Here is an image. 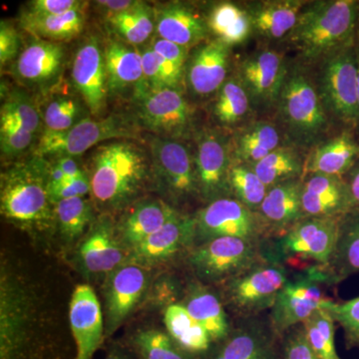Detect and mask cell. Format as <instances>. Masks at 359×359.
Masks as SVG:
<instances>
[{
  "label": "cell",
  "mask_w": 359,
  "mask_h": 359,
  "mask_svg": "<svg viewBox=\"0 0 359 359\" xmlns=\"http://www.w3.org/2000/svg\"><path fill=\"white\" fill-rule=\"evenodd\" d=\"M88 177L92 203L102 211H119L153 183L150 153L135 139L105 142L91 156Z\"/></svg>",
  "instance_id": "6da1fadb"
},
{
  "label": "cell",
  "mask_w": 359,
  "mask_h": 359,
  "mask_svg": "<svg viewBox=\"0 0 359 359\" xmlns=\"http://www.w3.org/2000/svg\"><path fill=\"white\" fill-rule=\"evenodd\" d=\"M275 109L287 143L306 152L337 129L321 100L311 65L302 60L289 62Z\"/></svg>",
  "instance_id": "7a4b0ae2"
},
{
  "label": "cell",
  "mask_w": 359,
  "mask_h": 359,
  "mask_svg": "<svg viewBox=\"0 0 359 359\" xmlns=\"http://www.w3.org/2000/svg\"><path fill=\"white\" fill-rule=\"evenodd\" d=\"M49 161L32 154L16 161L1 174L2 216L30 233H43L55 224L49 195Z\"/></svg>",
  "instance_id": "3957f363"
},
{
  "label": "cell",
  "mask_w": 359,
  "mask_h": 359,
  "mask_svg": "<svg viewBox=\"0 0 359 359\" xmlns=\"http://www.w3.org/2000/svg\"><path fill=\"white\" fill-rule=\"evenodd\" d=\"M359 0H316L302 7L285 41L311 65L356 41Z\"/></svg>",
  "instance_id": "277c9868"
},
{
  "label": "cell",
  "mask_w": 359,
  "mask_h": 359,
  "mask_svg": "<svg viewBox=\"0 0 359 359\" xmlns=\"http://www.w3.org/2000/svg\"><path fill=\"white\" fill-rule=\"evenodd\" d=\"M356 41L320 59L316 81L323 105L337 130L359 134Z\"/></svg>",
  "instance_id": "5b68a950"
},
{
  "label": "cell",
  "mask_w": 359,
  "mask_h": 359,
  "mask_svg": "<svg viewBox=\"0 0 359 359\" xmlns=\"http://www.w3.org/2000/svg\"><path fill=\"white\" fill-rule=\"evenodd\" d=\"M292 273L287 264L266 257L219 285V297L238 320L262 316L273 308Z\"/></svg>",
  "instance_id": "8992f818"
},
{
  "label": "cell",
  "mask_w": 359,
  "mask_h": 359,
  "mask_svg": "<svg viewBox=\"0 0 359 359\" xmlns=\"http://www.w3.org/2000/svg\"><path fill=\"white\" fill-rule=\"evenodd\" d=\"M266 243L268 240L215 238L194 245L186 255V261L196 280L205 285L219 287L266 259Z\"/></svg>",
  "instance_id": "52a82bcc"
},
{
  "label": "cell",
  "mask_w": 359,
  "mask_h": 359,
  "mask_svg": "<svg viewBox=\"0 0 359 359\" xmlns=\"http://www.w3.org/2000/svg\"><path fill=\"white\" fill-rule=\"evenodd\" d=\"M187 143L155 135L147 140L153 184L173 207L200 200L194 150Z\"/></svg>",
  "instance_id": "ba28073f"
},
{
  "label": "cell",
  "mask_w": 359,
  "mask_h": 359,
  "mask_svg": "<svg viewBox=\"0 0 359 359\" xmlns=\"http://www.w3.org/2000/svg\"><path fill=\"white\" fill-rule=\"evenodd\" d=\"M140 131L132 114H112L97 119L89 117L66 131H44L33 154L45 158L79 157L105 142L118 139L139 140Z\"/></svg>",
  "instance_id": "9c48e42d"
},
{
  "label": "cell",
  "mask_w": 359,
  "mask_h": 359,
  "mask_svg": "<svg viewBox=\"0 0 359 359\" xmlns=\"http://www.w3.org/2000/svg\"><path fill=\"white\" fill-rule=\"evenodd\" d=\"M185 90H149L132 101L133 117L141 130L151 135L189 141L197 133V111Z\"/></svg>",
  "instance_id": "30bf717a"
},
{
  "label": "cell",
  "mask_w": 359,
  "mask_h": 359,
  "mask_svg": "<svg viewBox=\"0 0 359 359\" xmlns=\"http://www.w3.org/2000/svg\"><path fill=\"white\" fill-rule=\"evenodd\" d=\"M339 219H299L280 237L268 240V257L287 266V264H301V262L327 266L337 243Z\"/></svg>",
  "instance_id": "8fae6325"
},
{
  "label": "cell",
  "mask_w": 359,
  "mask_h": 359,
  "mask_svg": "<svg viewBox=\"0 0 359 359\" xmlns=\"http://www.w3.org/2000/svg\"><path fill=\"white\" fill-rule=\"evenodd\" d=\"M332 287L321 266L292 269V276L276 297L269 318L276 334L302 325L328 301L325 287Z\"/></svg>",
  "instance_id": "7c38bea8"
},
{
  "label": "cell",
  "mask_w": 359,
  "mask_h": 359,
  "mask_svg": "<svg viewBox=\"0 0 359 359\" xmlns=\"http://www.w3.org/2000/svg\"><path fill=\"white\" fill-rule=\"evenodd\" d=\"M32 290L2 269L0 283V359H25L36 325Z\"/></svg>",
  "instance_id": "4fadbf2b"
},
{
  "label": "cell",
  "mask_w": 359,
  "mask_h": 359,
  "mask_svg": "<svg viewBox=\"0 0 359 359\" xmlns=\"http://www.w3.org/2000/svg\"><path fill=\"white\" fill-rule=\"evenodd\" d=\"M194 160L199 199L204 204L222 198L233 197L230 173L233 166L231 136L224 130L205 127L198 130Z\"/></svg>",
  "instance_id": "5bb4252c"
},
{
  "label": "cell",
  "mask_w": 359,
  "mask_h": 359,
  "mask_svg": "<svg viewBox=\"0 0 359 359\" xmlns=\"http://www.w3.org/2000/svg\"><path fill=\"white\" fill-rule=\"evenodd\" d=\"M193 216L196 223L195 245L219 237L269 240L257 212L233 197L212 201Z\"/></svg>",
  "instance_id": "9a60e30c"
},
{
  "label": "cell",
  "mask_w": 359,
  "mask_h": 359,
  "mask_svg": "<svg viewBox=\"0 0 359 359\" xmlns=\"http://www.w3.org/2000/svg\"><path fill=\"white\" fill-rule=\"evenodd\" d=\"M65 65V45L33 37L11 63V74L23 88L41 95L62 82Z\"/></svg>",
  "instance_id": "2e32d148"
},
{
  "label": "cell",
  "mask_w": 359,
  "mask_h": 359,
  "mask_svg": "<svg viewBox=\"0 0 359 359\" xmlns=\"http://www.w3.org/2000/svg\"><path fill=\"white\" fill-rule=\"evenodd\" d=\"M150 276L144 264L129 261L107 276L104 285L105 337L127 320L147 292Z\"/></svg>",
  "instance_id": "e0dca14e"
},
{
  "label": "cell",
  "mask_w": 359,
  "mask_h": 359,
  "mask_svg": "<svg viewBox=\"0 0 359 359\" xmlns=\"http://www.w3.org/2000/svg\"><path fill=\"white\" fill-rule=\"evenodd\" d=\"M231 47L209 39L193 48L185 68V91L194 99L211 98L231 76Z\"/></svg>",
  "instance_id": "ac0fdd59"
},
{
  "label": "cell",
  "mask_w": 359,
  "mask_h": 359,
  "mask_svg": "<svg viewBox=\"0 0 359 359\" xmlns=\"http://www.w3.org/2000/svg\"><path fill=\"white\" fill-rule=\"evenodd\" d=\"M71 82L94 117L106 107L108 91L104 44L96 35H89L78 46L71 66Z\"/></svg>",
  "instance_id": "d6986e66"
},
{
  "label": "cell",
  "mask_w": 359,
  "mask_h": 359,
  "mask_svg": "<svg viewBox=\"0 0 359 359\" xmlns=\"http://www.w3.org/2000/svg\"><path fill=\"white\" fill-rule=\"evenodd\" d=\"M289 62L280 52L262 49L250 54L240 63L238 76L243 82L257 109L275 108Z\"/></svg>",
  "instance_id": "ffe728a7"
},
{
  "label": "cell",
  "mask_w": 359,
  "mask_h": 359,
  "mask_svg": "<svg viewBox=\"0 0 359 359\" xmlns=\"http://www.w3.org/2000/svg\"><path fill=\"white\" fill-rule=\"evenodd\" d=\"M269 318H240L226 339L217 342L208 359H282V349Z\"/></svg>",
  "instance_id": "44dd1931"
},
{
  "label": "cell",
  "mask_w": 359,
  "mask_h": 359,
  "mask_svg": "<svg viewBox=\"0 0 359 359\" xmlns=\"http://www.w3.org/2000/svg\"><path fill=\"white\" fill-rule=\"evenodd\" d=\"M107 217L93 222L77 252V263L86 276L106 275L131 261L128 249L123 244Z\"/></svg>",
  "instance_id": "7402d4cb"
},
{
  "label": "cell",
  "mask_w": 359,
  "mask_h": 359,
  "mask_svg": "<svg viewBox=\"0 0 359 359\" xmlns=\"http://www.w3.org/2000/svg\"><path fill=\"white\" fill-rule=\"evenodd\" d=\"M155 35L192 50L212 36L207 18L197 4L187 0H168L154 6Z\"/></svg>",
  "instance_id": "603a6c76"
},
{
  "label": "cell",
  "mask_w": 359,
  "mask_h": 359,
  "mask_svg": "<svg viewBox=\"0 0 359 359\" xmlns=\"http://www.w3.org/2000/svg\"><path fill=\"white\" fill-rule=\"evenodd\" d=\"M195 241V218L193 215L178 212L131 250L132 259L142 264L162 263L188 254Z\"/></svg>",
  "instance_id": "cb8c5ba5"
},
{
  "label": "cell",
  "mask_w": 359,
  "mask_h": 359,
  "mask_svg": "<svg viewBox=\"0 0 359 359\" xmlns=\"http://www.w3.org/2000/svg\"><path fill=\"white\" fill-rule=\"evenodd\" d=\"M69 323L76 344L75 359H92L105 337V320L100 302L88 285H78L69 304Z\"/></svg>",
  "instance_id": "d4e9b609"
},
{
  "label": "cell",
  "mask_w": 359,
  "mask_h": 359,
  "mask_svg": "<svg viewBox=\"0 0 359 359\" xmlns=\"http://www.w3.org/2000/svg\"><path fill=\"white\" fill-rule=\"evenodd\" d=\"M301 198L304 218L339 219L351 211L348 192L341 177L304 175Z\"/></svg>",
  "instance_id": "484cf974"
},
{
  "label": "cell",
  "mask_w": 359,
  "mask_h": 359,
  "mask_svg": "<svg viewBox=\"0 0 359 359\" xmlns=\"http://www.w3.org/2000/svg\"><path fill=\"white\" fill-rule=\"evenodd\" d=\"M107 85L109 95L129 96L131 101L143 88V61L140 49L119 39L104 43Z\"/></svg>",
  "instance_id": "4316f807"
},
{
  "label": "cell",
  "mask_w": 359,
  "mask_h": 359,
  "mask_svg": "<svg viewBox=\"0 0 359 359\" xmlns=\"http://www.w3.org/2000/svg\"><path fill=\"white\" fill-rule=\"evenodd\" d=\"M302 180L295 179L269 187L257 215L269 238L280 237L304 218Z\"/></svg>",
  "instance_id": "83f0119b"
},
{
  "label": "cell",
  "mask_w": 359,
  "mask_h": 359,
  "mask_svg": "<svg viewBox=\"0 0 359 359\" xmlns=\"http://www.w3.org/2000/svg\"><path fill=\"white\" fill-rule=\"evenodd\" d=\"M359 160V134L339 130L308 152L304 175L318 173L341 177Z\"/></svg>",
  "instance_id": "f1b7e54d"
},
{
  "label": "cell",
  "mask_w": 359,
  "mask_h": 359,
  "mask_svg": "<svg viewBox=\"0 0 359 359\" xmlns=\"http://www.w3.org/2000/svg\"><path fill=\"white\" fill-rule=\"evenodd\" d=\"M200 280H193L183 292V304L196 320L199 321L217 344L230 334L231 325L218 290Z\"/></svg>",
  "instance_id": "f546056e"
},
{
  "label": "cell",
  "mask_w": 359,
  "mask_h": 359,
  "mask_svg": "<svg viewBox=\"0 0 359 359\" xmlns=\"http://www.w3.org/2000/svg\"><path fill=\"white\" fill-rule=\"evenodd\" d=\"M287 144L276 123L256 120L235 130L231 136L233 164L252 166L269 153Z\"/></svg>",
  "instance_id": "4dcf8cb0"
},
{
  "label": "cell",
  "mask_w": 359,
  "mask_h": 359,
  "mask_svg": "<svg viewBox=\"0 0 359 359\" xmlns=\"http://www.w3.org/2000/svg\"><path fill=\"white\" fill-rule=\"evenodd\" d=\"M321 268L332 287L359 273V210H351L339 218L334 252Z\"/></svg>",
  "instance_id": "1f68e13d"
},
{
  "label": "cell",
  "mask_w": 359,
  "mask_h": 359,
  "mask_svg": "<svg viewBox=\"0 0 359 359\" xmlns=\"http://www.w3.org/2000/svg\"><path fill=\"white\" fill-rule=\"evenodd\" d=\"M178 209L165 200H145L137 203L118 229L120 238L132 250L174 217Z\"/></svg>",
  "instance_id": "d6a6232c"
},
{
  "label": "cell",
  "mask_w": 359,
  "mask_h": 359,
  "mask_svg": "<svg viewBox=\"0 0 359 359\" xmlns=\"http://www.w3.org/2000/svg\"><path fill=\"white\" fill-rule=\"evenodd\" d=\"M62 82L37 99L43 120L44 131L61 132L72 128L91 115L82 97L68 91Z\"/></svg>",
  "instance_id": "836d02e7"
},
{
  "label": "cell",
  "mask_w": 359,
  "mask_h": 359,
  "mask_svg": "<svg viewBox=\"0 0 359 359\" xmlns=\"http://www.w3.org/2000/svg\"><path fill=\"white\" fill-rule=\"evenodd\" d=\"M304 6L257 0L245 6L252 21V33L266 41L289 37Z\"/></svg>",
  "instance_id": "e575fe53"
},
{
  "label": "cell",
  "mask_w": 359,
  "mask_h": 359,
  "mask_svg": "<svg viewBox=\"0 0 359 359\" xmlns=\"http://www.w3.org/2000/svg\"><path fill=\"white\" fill-rule=\"evenodd\" d=\"M85 22L86 18L80 4L65 13H35L28 11L20 18L21 28L32 36L60 43L79 36Z\"/></svg>",
  "instance_id": "d590c367"
},
{
  "label": "cell",
  "mask_w": 359,
  "mask_h": 359,
  "mask_svg": "<svg viewBox=\"0 0 359 359\" xmlns=\"http://www.w3.org/2000/svg\"><path fill=\"white\" fill-rule=\"evenodd\" d=\"M106 25L117 39L132 46H144L156 33L155 8L140 0L119 13L107 14Z\"/></svg>",
  "instance_id": "8d00e7d4"
},
{
  "label": "cell",
  "mask_w": 359,
  "mask_h": 359,
  "mask_svg": "<svg viewBox=\"0 0 359 359\" xmlns=\"http://www.w3.org/2000/svg\"><path fill=\"white\" fill-rule=\"evenodd\" d=\"M254 109L252 99L240 77L237 73H231L215 94L212 117L222 128L236 130L248 123Z\"/></svg>",
  "instance_id": "74e56055"
},
{
  "label": "cell",
  "mask_w": 359,
  "mask_h": 359,
  "mask_svg": "<svg viewBox=\"0 0 359 359\" xmlns=\"http://www.w3.org/2000/svg\"><path fill=\"white\" fill-rule=\"evenodd\" d=\"M205 18L212 36L231 48L245 43L252 34V21L247 8L235 2H217Z\"/></svg>",
  "instance_id": "f35d334b"
},
{
  "label": "cell",
  "mask_w": 359,
  "mask_h": 359,
  "mask_svg": "<svg viewBox=\"0 0 359 359\" xmlns=\"http://www.w3.org/2000/svg\"><path fill=\"white\" fill-rule=\"evenodd\" d=\"M306 157L308 152L306 151L285 144L252 167L269 188L290 180L302 179L306 171Z\"/></svg>",
  "instance_id": "ab89813d"
},
{
  "label": "cell",
  "mask_w": 359,
  "mask_h": 359,
  "mask_svg": "<svg viewBox=\"0 0 359 359\" xmlns=\"http://www.w3.org/2000/svg\"><path fill=\"white\" fill-rule=\"evenodd\" d=\"M164 323L168 334L188 353H205L211 348L212 341L207 330L191 316L183 304H174L167 306Z\"/></svg>",
  "instance_id": "60d3db41"
},
{
  "label": "cell",
  "mask_w": 359,
  "mask_h": 359,
  "mask_svg": "<svg viewBox=\"0 0 359 359\" xmlns=\"http://www.w3.org/2000/svg\"><path fill=\"white\" fill-rule=\"evenodd\" d=\"M4 97L0 116L13 120L40 138L44 132V125L37 98L30 95L27 90L21 88H6Z\"/></svg>",
  "instance_id": "b9f144b4"
},
{
  "label": "cell",
  "mask_w": 359,
  "mask_h": 359,
  "mask_svg": "<svg viewBox=\"0 0 359 359\" xmlns=\"http://www.w3.org/2000/svg\"><path fill=\"white\" fill-rule=\"evenodd\" d=\"M54 216L62 238L74 242L93 224V207L85 197L61 200L54 204Z\"/></svg>",
  "instance_id": "7bdbcfd3"
},
{
  "label": "cell",
  "mask_w": 359,
  "mask_h": 359,
  "mask_svg": "<svg viewBox=\"0 0 359 359\" xmlns=\"http://www.w3.org/2000/svg\"><path fill=\"white\" fill-rule=\"evenodd\" d=\"M132 344L141 359H195L168 332L146 328L134 334Z\"/></svg>",
  "instance_id": "ee69618b"
},
{
  "label": "cell",
  "mask_w": 359,
  "mask_h": 359,
  "mask_svg": "<svg viewBox=\"0 0 359 359\" xmlns=\"http://www.w3.org/2000/svg\"><path fill=\"white\" fill-rule=\"evenodd\" d=\"M334 323L330 313L323 308L302 323L309 346L320 359H341L335 348Z\"/></svg>",
  "instance_id": "f6af8a7d"
},
{
  "label": "cell",
  "mask_w": 359,
  "mask_h": 359,
  "mask_svg": "<svg viewBox=\"0 0 359 359\" xmlns=\"http://www.w3.org/2000/svg\"><path fill=\"white\" fill-rule=\"evenodd\" d=\"M230 187L231 196L254 212L259 211L269 189L254 168L245 164H233Z\"/></svg>",
  "instance_id": "bcb514c9"
},
{
  "label": "cell",
  "mask_w": 359,
  "mask_h": 359,
  "mask_svg": "<svg viewBox=\"0 0 359 359\" xmlns=\"http://www.w3.org/2000/svg\"><path fill=\"white\" fill-rule=\"evenodd\" d=\"M39 139L13 120L0 116V150L4 159H20L28 151L34 150Z\"/></svg>",
  "instance_id": "7dc6e473"
},
{
  "label": "cell",
  "mask_w": 359,
  "mask_h": 359,
  "mask_svg": "<svg viewBox=\"0 0 359 359\" xmlns=\"http://www.w3.org/2000/svg\"><path fill=\"white\" fill-rule=\"evenodd\" d=\"M323 309L344 330L346 348H359V297L341 302L328 299Z\"/></svg>",
  "instance_id": "c3c4849f"
},
{
  "label": "cell",
  "mask_w": 359,
  "mask_h": 359,
  "mask_svg": "<svg viewBox=\"0 0 359 359\" xmlns=\"http://www.w3.org/2000/svg\"><path fill=\"white\" fill-rule=\"evenodd\" d=\"M280 339L282 359H320L309 346L302 325L290 328Z\"/></svg>",
  "instance_id": "681fc988"
},
{
  "label": "cell",
  "mask_w": 359,
  "mask_h": 359,
  "mask_svg": "<svg viewBox=\"0 0 359 359\" xmlns=\"http://www.w3.org/2000/svg\"><path fill=\"white\" fill-rule=\"evenodd\" d=\"M21 37L20 32L11 23L1 20L0 23V65H11L20 55L21 50Z\"/></svg>",
  "instance_id": "f907efd6"
},
{
  "label": "cell",
  "mask_w": 359,
  "mask_h": 359,
  "mask_svg": "<svg viewBox=\"0 0 359 359\" xmlns=\"http://www.w3.org/2000/svg\"><path fill=\"white\" fill-rule=\"evenodd\" d=\"M90 192H91V186H90V180L87 173L78 178H67L62 183L49 187V195L54 204L61 200L86 197Z\"/></svg>",
  "instance_id": "816d5d0a"
},
{
  "label": "cell",
  "mask_w": 359,
  "mask_h": 359,
  "mask_svg": "<svg viewBox=\"0 0 359 359\" xmlns=\"http://www.w3.org/2000/svg\"><path fill=\"white\" fill-rule=\"evenodd\" d=\"M149 46L159 54L163 58L177 66L180 69L185 71L187 61H188L190 51L186 47L174 43L154 35L149 42Z\"/></svg>",
  "instance_id": "f5cc1de1"
},
{
  "label": "cell",
  "mask_w": 359,
  "mask_h": 359,
  "mask_svg": "<svg viewBox=\"0 0 359 359\" xmlns=\"http://www.w3.org/2000/svg\"><path fill=\"white\" fill-rule=\"evenodd\" d=\"M79 4V0H32L29 11L35 13L60 14L75 8Z\"/></svg>",
  "instance_id": "db71d44e"
},
{
  "label": "cell",
  "mask_w": 359,
  "mask_h": 359,
  "mask_svg": "<svg viewBox=\"0 0 359 359\" xmlns=\"http://www.w3.org/2000/svg\"><path fill=\"white\" fill-rule=\"evenodd\" d=\"M351 201V210H359V160L344 176Z\"/></svg>",
  "instance_id": "11a10c76"
},
{
  "label": "cell",
  "mask_w": 359,
  "mask_h": 359,
  "mask_svg": "<svg viewBox=\"0 0 359 359\" xmlns=\"http://www.w3.org/2000/svg\"><path fill=\"white\" fill-rule=\"evenodd\" d=\"M77 157L72 156H61V157H55V162L58 166L61 168L66 177L70 179L78 178V177L83 176L86 172L80 168L79 163L76 160Z\"/></svg>",
  "instance_id": "9f6ffc18"
},
{
  "label": "cell",
  "mask_w": 359,
  "mask_h": 359,
  "mask_svg": "<svg viewBox=\"0 0 359 359\" xmlns=\"http://www.w3.org/2000/svg\"><path fill=\"white\" fill-rule=\"evenodd\" d=\"M138 1L140 0H94L97 6L107 11V14L119 13L133 6Z\"/></svg>",
  "instance_id": "6f0895ef"
},
{
  "label": "cell",
  "mask_w": 359,
  "mask_h": 359,
  "mask_svg": "<svg viewBox=\"0 0 359 359\" xmlns=\"http://www.w3.org/2000/svg\"><path fill=\"white\" fill-rule=\"evenodd\" d=\"M105 359H132L130 355L119 348H114L107 354Z\"/></svg>",
  "instance_id": "680465c9"
},
{
  "label": "cell",
  "mask_w": 359,
  "mask_h": 359,
  "mask_svg": "<svg viewBox=\"0 0 359 359\" xmlns=\"http://www.w3.org/2000/svg\"><path fill=\"white\" fill-rule=\"evenodd\" d=\"M266 1L278 2V4H292V6H304L316 0H266Z\"/></svg>",
  "instance_id": "91938a15"
},
{
  "label": "cell",
  "mask_w": 359,
  "mask_h": 359,
  "mask_svg": "<svg viewBox=\"0 0 359 359\" xmlns=\"http://www.w3.org/2000/svg\"><path fill=\"white\" fill-rule=\"evenodd\" d=\"M356 59H358V101H359V32L356 37Z\"/></svg>",
  "instance_id": "94428289"
},
{
  "label": "cell",
  "mask_w": 359,
  "mask_h": 359,
  "mask_svg": "<svg viewBox=\"0 0 359 359\" xmlns=\"http://www.w3.org/2000/svg\"><path fill=\"white\" fill-rule=\"evenodd\" d=\"M187 1L193 2V4H197L201 0H187Z\"/></svg>",
  "instance_id": "6125c7cd"
}]
</instances>
